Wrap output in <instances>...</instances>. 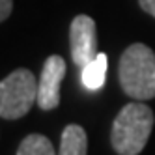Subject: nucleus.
I'll return each mask as SVG.
<instances>
[{
    "label": "nucleus",
    "mask_w": 155,
    "mask_h": 155,
    "mask_svg": "<svg viewBox=\"0 0 155 155\" xmlns=\"http://www.w3.org/2000/svg\"><path fill=\"white\" fill-rule=\"evenodd\" d=\"M153 110L140 101L127 103L112 121L110 142L120 155H138L151 135Z\"/></svg>",
    "instance_id": "f257e3e1"
},
{
    "label": "nucleus",
    "mask_w": 155,
    "mask_h": 155,
    "mask_svg": "<svg viewBox=\"0 0 155 155\" xmlns=\"http://www.w3.org/2000/svg\"><path fill=\"white\" fill-rule=\"evenodd\" d=\"M120 84L129 97L148 101L155 97V52L144 43L129 45L120 58Z\"/></svg>",
    "instance_id": "f03ea898"
},
{
    "label": "nucleus",
    "mask_w": 155,
    "mask_h": 155,
    "mask_svg": "<svg viewBox=\"0 0 155 155\" xmlns=\"http://www.w3.org/2000/svg\"><path fill=\"white\" fill-rule=\"evenodd\" d=\"M38 103V81L32 71L19 68L0 81V116L19 120Z\"/></svg>",
    "instance_id": "7ed1b4c3"
},
{
    "label": "nucleus",
    "mask_w": 155,
    "mask_h": 155,
    "mask_svg": "<svg viewBox=\"0 0 155 155\" xmlns=\"http://www.w3.org/2000/svg\"><path fill=\"white\" fill-rule=\"evenodd\" d=\"M69 47L75 65L84 68L97 56V34L95 21L88 15H77L69 28Z\"/></svg>",
    "instance_id": "20e7f679"
},
{
    "label": "nucleus",
    "mask_w": 155,
    "mask_h": 155,
    "mask_svg": "<svg viewBox=\"0 0 155 155\" xmlns=\"http://www.w3.org/2000/svg\"><path fill=\"white\" fill-rule=\"evenodd\" d=\"M65 77V62L58 54L45 60L38 82V105L41 110H52L60 105V84Z\"/></svg>",
    "instance_id": "39448f33"
},
{
    "label": "nucleus",
    "mask_w": 155,
    "mask_h": 155,
    "mask_svg": "<svg viewBox=\"0 0 155 155\" xmlns=\"http://www.w3.org/2000/svg\"><path fill=\"white\" fill-rule=\"evenodd\" d=\"M86 151H88L86 131L77 124H69L62 131L58 155H86Z\"/></svg>",
    "instance_id": "423d86ee"
},
{
    "label": "nucleus",
    "mask_w": 155,
    "mask_h": 155,
    "mask_svg": "<svg viewBox=\"0 0 155 155\" xmlns=\"http://www.w3.org/2000/svg\"><path fill=\"white\" fill-rule=\"evenodd\" d=\"M81 69H82L81 81H82L86 90H99V88L105 84L107 71H108V58H107V54L99 52L90 64H86L84 68H81Z\"/></svg>",
    "instance_id": "0eeeda50"
},
{
    "label": "nucleus",
    "mask_w": 155,
    "mask_h": 155,
    "mask_svg": "<svg viewBox=\"0 0 155 155\" xmlns=\"http://www.w3.org/2000/svg\"><path fill=\"white\" fill-rule=\"evenodd\" d=\"M17 155H58L51 140L43 135H28L19 144Z\"/></svg>",
    "instance_id": "6e6552de"
},
{
    "label": "nucleus",
    "mask_w": 155,
    "mask_h": 155,
    "mask_svg": "<svg viewBox=\"0 0 155 155\" xmlns=\"http://www.w3.org/2000/svg\"><path fill=\"white\" fill-rule=\"evenodd\" d=\"M12 9H13V0H0V23L12 15Z\"/></svg>",
    "instance_id": "1a4fd4ad"
},
{
    "label": "nucleus",
    "mask_w": 155,
    "mask_h": 155,
    "mask_svg": "<svg viewBox=\"0 0 155 155\" xmlns=\"http://www.w3.org/2000/svg\"><path fill=\"white\" fill-rule=\"evenodd\" d=\"M138 4H140V8L146 13H150V15L155 17V0H138Z\"/></svg>",
    "instance_id": "9d476101"
}]
</instances>
